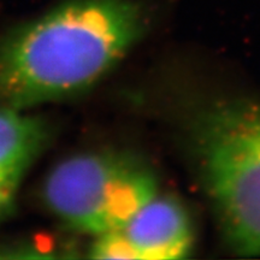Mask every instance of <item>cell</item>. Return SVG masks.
<instances>
[{"label":"cell","mask_w":260,"mask_h":260,"mask_svg":"<svg viewBox=\"0 0 260 260\" xmlns=\"http://www.w3.org/2000/svg\"><path fill=\"white\" fill-rule=\"evenodd\" d=\"M50 138L45 119L0 105V224L15 211L22 181Z\"/></svg>","instance_id":"cell-5"},{"label":"cell","mask_w":260,"mask_h":260,"mask_svg":"<svg viewBox=\"0 0 260 260\" xmlns=\"http://www.w3.org/2000/svg\"><path fill=\"white\" fill-rule=\"evenodd\" d=\"M193 223L175 198L155 195L124 225L94 237L88 249L93 259L177 260L190 255Z\"/></svg>","instance_id":"cell-4"},{"label":"cell","mask_w":260,"mask_h":260,"mask_svg":"<svg viewBox=\"0 0 260 260\" xmlns=\"http://www.w3.org/2000/svg\"><path fill=\"white\" fill-rule=\"evenodd\" d=\"M193 147L224 240L260 256V102L213 104L195 122Z\"/></svg>","instance_id":"cell-2"},{"label":"cell","mask_w":260,"mask_h":260,"mask_svg":"<svg viewBox=\"0 0 260 260\" xmlns=\"http://www.w3.org/2000/svg\"><path fill=\"white\" fill-rule=\"evenodd\" d=\"M132 0H71L0 40V105L28 110L86 90L141 39Z\"/></svg>","instance_id":"cell-1"},{"label":"cell","mask_w":260,"mask_h":260,"mask_svg":"<svg viewBox=\"0 0 260 260\" xmlns=\"http://www.w3.org/2000/svg\"><path fill=\"white\" fill-rule=\"evenodd\" d=\"M158 190L147 165L124 154L95 152L60 161L45 181L42 197L69 229L95 237L122 228Z\"/></svg>","instance_id":"cell-3"}]
</instances>
